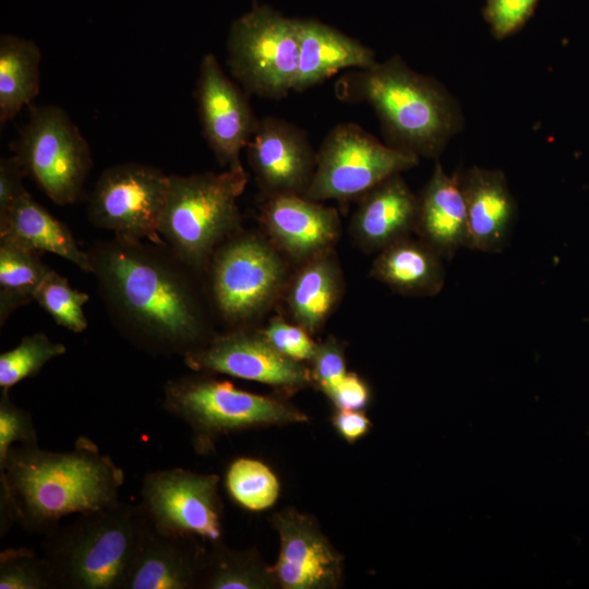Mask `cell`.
Segmentation results:
<instances>
[{
  "instance_id": "ffe728a7",
  "label": "cell",
  "mask_w": 589,
  "mask_h": 589,
  "mask_svg": "<svg viewBox=\"0 0 589 589\" xmlns=\"http://www.w3.org/2000/svg\"><path fill=\"white\" fill-rule=\"evenodd\" d=\"M458 177L468 219V249L502 251L517 215L505 175L496 169L472 167Z\"/></svg>"
},
{
  "instance_id": "ac0fdd59",
  "label": "cell",
  "mask_w": 589,
  "mask_h": 589,
  "mask_svg": "<svg viewBox=\"0 0 589 589\" xmlns=\"http://www.w3.org/2000/svg\"><path fill=\"white\" fill-rule=\"evenodd\" d=\"M207 552L201 545V541L160 533L145 520L139 546L122 589L199 587Z\"/></svg>"
},
{
  "instance_id": "d6986e66",
  "label": "cell",
  "mask_w": 589,
  "mask_h": 589,
  "mask_svg": "<svg viewBox=\"0 0 589 589\" xmlns=\"http://www.w3.org/2000/svg\"><path fill=\"white\" fill-rule=\"evenodd\" d=\"M418 207L419 195L401 175L390 176L358 199L350 236L363 252H380L414 232Z\"/></svg>"
},
{
  "instance_id": "d590c367",
  "label": "cell",
  "mask_w": 589,
  "mask_h": 589,
  "mask_svg": "<svg viewBox=\"0 0 589 589\" xmlns=\"http://www.w3.org/2000/svg\"><path fill=\"white\" fill-rule=\"evenodd\" d=\"M538 2L539 0H486L483 15L494 37L503 39L526 24Z\"/></svg>"
},
{
  "instance_id": "83f0119b",
  "label": "cell",
  "mask_w": 589,
  "mask_h": 589,
  "mask_svg": "<svg viewBox=\"0 0 589 589\" xmlns=\"http://www.w3.org/2000/svg\"><path fill=\"white\" fill-rule=\"evenodd\" d=\"M51 271L38 253L0 239V324L20 306L34 301V294Z\"/></svg>"
},
{
  "instance_id": "7402d4cb",
  "label": "cell",
  "mask_w": 589,
  "mask_h": 589,
  "mask_svg": "<svg viewBox=\"0 0 589 589\" xmlns=\"http://www.w3.org/2000/svg\"><path fill=\"white\" fill-rule=\"evenodd\" d=\"M414 232L443 259L469 247L466 205L458 175H448L436 161L419 195Z\"/></svg>"
},
{
  "instance_id": "5b68a950",
  "label": "cell",
  "mask_w": 589,
  "mask_h": 589,
  "mask_svg": "<svg viewBox=\"0 0 589 589\" xmlns=\"http://www.w3.org/2000/svg\"><path fill=\"white\" fill-rule=\"evenodd\" d=\"M248 180L244 168L169 176L159 235L170 251L200 277L216 249L242 230L238 199Z\"/></svg>"
},
{
  "instance_id": "9a60e30c",
  "label": "cell",
  "mask_w": 589,
  "mask_h": 589,
  "mask_svg": "<svg viewBox=\"0 0 589 589\" xmlns=\"http://www.w3.org/2000/svg\"><path fill=\"white\" fill-rule=\"evenodd\" d=\"M245 151L265 197L305 195L315 172L317 152L303 129L278 117H264Z\"/></svg>"
},
{
  "instance_id": "4dcf8cb0",
  "label": "cell",
  "mask_w": 589,
  "mask_h": 589,
  "mask_svg": "<svg viewBox=\"0 0 589 589\" xmlns=\"http://www.w3.org/2000/svg\"><path fill=\"white\" fill-rule=\"evenodd\" d=\"M88 299L87 293L73 288L65 277L53 269L46 275L34 294V301L58 325L73 333H82L87 327L84 305Z\"/></svg>"
},
{
  "instance_id": "8992f818",
  "label": "cell",
  "mask_w": 589,
  "mask_h": 589,
  "mask_svg": "<svg viewBox=\"0 0 589 589\" xmlns=\"http://www.w3.org/2000/svg\"><path fill=\"white\" fill-rule=\"evenodd\" d=\"M163 408L190 428L193 447L201 455L212 452L221 436L309 421L284 398L247 392L202 372L168 380Z\"/></svg>"
},
{
  "instance_id": "e575fe53",
  "label": "cell",
  "mask_w": 589,
  "mask_h": 589,
  "mask_svg": "<svg viewBox=\"0 0 589 589\" xmlns=\"http://www.w3.org/2000/svg\"><path fill=\"white\" fill-rule=\"evenodd\" d=\"M10 389H1L0 394V465L4 461L14 443L37 445L38 436L28 411L16 406L9 394Z\"/></svg>"
},
{
  "instance_id": "5bb4252c",
  "label": "cell",
  "mask_w": 589,
  "mask_h": 589,
  "mask_svg": "<svg viewBox=\"0 0 589 589\" xmlns=\"http://www.w3.org/2000/svg\"><path fill=\"white\" fill-rule=\"evenodd\" d=\"M247 94L226 75L216 56H203L194 91L197 112L207 145L227 169L243 168L241 151L259 124Z\"/></svg>"
},
{
  "instance_id": "1f68e13d",
  "label": "cell",
  "mask_w": 589,
  "mask_h": 589,
  "mask_svg": "<svg viewBox=\"0 0 589 589\" xmlns=\"http://www.w3.org/2000/svg\"><path fill=\"white\" fill-rule=\"evenodd\" d=\"M50 567L26 548L0 553V589H53Z\"/></svg>"
},
{
  "instance_id": "cb8c5ba5",
  "label": "cell",
  "mask_w": 589,
  "mask_h": 589,
  "mask_svg": "<svg viewBox=\"0 0 589 589\" xmlns=\"http://www.w3.org/2000/svg\"><path fill=\"white\" fill-rule=\"evenodd\" d=\"M0 239L38 254L52 253L81 271L92 273L87 251L81 250L67 225L38 204L27 191L0 215Z\"/></svg>"
},
{
  "instance_id": "6da1fadb",
  "label": "cell",
  "mask_w": 589,
  "mask_h": 589,
  "mask_svg": "<svg viewBox=\"0 0 589 589\" xmlns=\"http://www.w3.org/2000/svg\"><path fill=\"white\" fill-rule=\"evenodd\" d=\"M87 253L112 323L137 348L183 358L217 334L201 277L168 247L113 236Z\"/></svg>"
},
{
  "instance_id": "9c48e42d",
  "label": "cell",
  "mask_w": 589,
  "mask_h": 589,
  "mask_svg": "<svg viewBox=\"0 0 589 589\" xmlns=\"http://www.w3.org/2000/svg\"><path fill=\"white\" fill-rule=\"evenodd\" d=\"M26 176L60 206L80 199L93 167L92 152L69 115L55 105L32 108L14 143Z\"/></svg>"
},
{
  "instance_id": "44dd1931",
  "label": "cell",
  "mask_w": 589,
  "mask_h": 589,
  "mask_svg": "<svg viewBox=\"0 0 589 589\" xmlns=\"http://www.w3.org/2000/svg\"><path fill=\"white\" fill-rule=\"evenodd\" d=\"M299 61L293 92L302 93L345 69L376 63L375 51L361 41L314 19H297Z\"/></svg>"
},
{
  "instance_id": "f35d334b",
  "label": "cell",
  "mask_w": 589,
  "mask_h": 589,
  "mask_svg": "<svg viewBox=\"0 0 589 589\" xmlns=\"http://www.w3.org/2000/svg\"><path fill=\"white\" fill-rule=\"evenodd\" d=\"M332 423L339 436L352 444L371 430L372 423L362 410L336 409Z\"/></svg>"
},
{
  "instance_id": "7c38bea8",
  "label": "cell",
  "mask_w": 589,
  "mask_h": 589,
  "mask_svg": "<svg viewBox=\"0 0 589 589\" xmlns=\"http://www.w3.org/2000/svg\"><path fill=\"white\" fill-rule=\"evenodd\" d=\"M169 176L160 169L125 163L106 169L91 193L87 216L98 228L116 237L166 245L159 221Z\"/></svg>"
},
{
  "instance_id": "7a4b0ae2",
  "label": "cell",
  "mask_w": 589,
  "mask_h": 589,
  "mask_svg": "<svg viewBox=\"0 0 589 589\" xmlns=\"http://www.w3.org/2000/svg\"><path fill=\"white\" fill-rule=\"evenodd\" d=\"M0 480L1 532L16 522L31 533L46 534L67 516L120 502L124 472L81 436L68 452L12 446L0 465Z\"/></svg>"
},
{
  "instance_id": "d6a6232c",
  "label": "cell",
  "mask_w": 589,
  "mask_h": 589,
  "mask_svg": "<svg viewBox=\"0 0 589 589\" xmlns=\"http://www.w3.org/2000/svg\"><path fill=\"white\" fill-rule=\"evenodd\" d=\"M312 384L326 397L347 374L346 346L335 336L317 342L309 362Z\"/></svg>"
},
{
  "instance_id": "f546056e",
  "label": "cell",
  "mask_w": 589,
  "mask_h": 589,
  "mask_svg": "<svg viewBox=\"0 0 589 589\" xmlns=\"http://www.w3.org/2000/svg\"><path fill=\"white\" fill-rule=\"evenodd\" d=\"M65 351L63 344L52 341L44 333L23 337L17 346L0 354L1 389H10L36 375L45 364Z\"/></svg>"
},
{
  "instance_id": "277c9868",
  "label": "cell",
  "mask_w": 589,
  "mask_h": 589,
  "mask_svg": "<svg viewBox=\"0 0 589 589\" xmlns=\"http://www.w3.org/2000/svg\"><path fill=\"white\" fill-rule=\"evenodd\" d=\"M144 524L139 505L118 502L46 533L44 557L55 588L122 589Z\"/></svg>"
},
{
  "instance_id": "f1b7e54d",
  "label": "cell",
  "mask_w": 589,
  "mask_h": 589,
  "mask_svg": "<svg viewBox=\"0 0 589 589\" xmlns=\"http://www.w3.org/2000/svg\"><path fill=\"white\" fill-rule=\"evenodd\" d=\"M225 485L230 497L251 512L271 508L280 492L275 472L263 461L247 457H240L229 465Z\"/></svg>"
},
{
  "instance_id": "74e56055",
  "label": "cell",
  "mask_w": 589,
  "mask_h": 589,
  "mask_svg": "<svg viewBox=\"0 0 589 589\" xmlns=\"http://www.w3.org/2000/svg\"><path fill=\"white\" fill-rule=\"evenodd\" d=\"M24 176L26 173L15 155L0 159V215L26 192Z\"/></svg>"
},
{
  "instance_id": "4fadbf2b",
  "label": "cell",
  "mask_w": 589,
  "mask_h": 589,
  "mask_svg": "<svg viewBox=\"0 0 589 589\" xmlns=\"http://www.w3.org/2000/svg\"><path fill=\"white\" fill-rule=\"evenodd\" d=\"M194 372L219 373L262 383L284 394L312 385L310 368L279 353L260 328H231L216 334L201 348L183 357Z\"/></svg>"
},
{
  "instance_id": "8fae6325",
  "label": "cell",
  "mask_w": 589,
  "mask_h": 589,
  "mask_svg": "<svg viewBox=\"0 0 589 589\" xmlns=\"http://www.w3.org/2000/svg\"><path fill=\"white\" fill-rule=\"evenodd\" d=\"M218 484L214 473L182 468L152 471L143 478L139 507L160 533L214 544L223 533Z\"/></svg>"
},
{
  "instance_id": "ba28073f",
  "label": "cell",
  "mask_w": 589,
  "mask_h": 589,
  "mask_svg": "<svg viewBox=\"0 0 589 589\" xmlns=\"http://www.w3.org/2000/svg\"><path fill=\"white\" fill-rule=\"evenodd\" d=\"M299 61L297 19L254 5L231 23L227 63L248 94L279 100L293 92Z\"/></svg>"
},
{
  "instance_id": "d4e9b609",
  "label": "cell",
  "mask_w": 589,
  "mask_h": 589,
  "mask_svg": "<svg viewBox=\"0 0 589 589\" xmlns=\"http://www.w3.org/2000/svg\"><path fill=\"white\" fill-rule=\"evenodd\" d=\"M370 275L408 297L436 296L445 283L443 257L421 239H401L377 252Z\"/></svg>"
},
{
  "instance_id": "52a82bcc",
  "label": "cell",
  "mask_w": 589,
  "mask_h": 589,
  "mask_svg": "<svg viewBox=\"0 0 589 589\" xmlns=\"http://www.w3.org/2000/svg\"><path fill=\"white\" fill-rule=\"evenodd\" d=\"M290 264L265 235L242 229L216 249L204 274L213 310L231 328L252 326L283 300Z\"/></svg>"
},
{
  "instance_id": "8d00e7d4",
  "label": "cell",
  "mask_w": 589,
  "mask_h": 589,
  "mask_svg": "<svg viewBox=\"0 0 589 589\" xmlns=\"http://www.w3.org/2000/svg\"><path fill=\"white\" fill-rule=\"evenodd\" d=\"M327 398L336 409L363 410L371 400V389L356 372H347Z\"/></svg>"
},
{
  "instance_id": "484cf974",
  "label": "cell",
  "mask_w": 589,
  "mask_h": 589,
  "mask_svg": "<svg viewBox=\"0 0 589 589\" xmlns=\"http://www.w3.org/2000/svg\"><path fill=\"white\" fill-rule=\"evenodd\" d=\"M41 53L31 39L0 36V124L3 127L39 94Z\"/></svg>"
},
{
  "instance_id": "e0dca14e",
  "label": "cell",
  "mask_w": 589,
  "mask_h": 589,
  "mask_svg": "<svg viewBox=\"0 0 589 589\" xmlns=\"http://www.w3.org/2000/svg\"><path fill=\"white\" fill-rule=\"evenodd\" d=\"M265 199L259 221L267 239L291 264L299 265L334 250L341 235L335 207L300 195Z\"/></svg>"
},
{
  "instance_id": "836d02e7",
  "label": "cell",
  "mask_w": 589,
  "mask_h": 589,
  "mask_svg": "<svg viewBox=\"0 0 589 589\" xmlns=\"http://www.w3.org/2000/svg\"><path fill=\"white\" fill-rule=\"evenodd\" d=\"M260 330L279 353L294 361L310 362L317 346L308 330L278 315Z\"/></svg>"
},
{
  "instance_id": "2e32d148",
  "label": "cell",
  "mask_w": 589,
  "mask_h": 589,
  "mask_svg": "<svg viewBox=\"0 0 589 589\" xmlns=\"http://www.w3.org/2000/svg\"><path fill=\"white\" fill-rule=\"evenodd\" d=\"M272 525L279 537V555L272 572L283 589H336L344 557L309 515L293 508L276 513Z\"/></svg>"
},
{
  "instance_id": "30bf717a",
  "label": "cell",
  "mask_w": 589,
  "mask_h": 589,
  "mask_svg": "<svg viewBox=\"0 0 589 589\" xmlns=\"http://www.w3.org/2000/svg\"><path fill=\"white\" fill-rule=\"evenodd\" d=\"M417 155L381 143L357 123L335 125L316 155V168L304 197L347 203L390 176L419 164Z\"/></svg>"
},
{
  "instance_id": "3957f363",
  "label": "cell",
  "mask_w": 589,
  "mask_h": 589,
  "mask_svg": "<svg viewBox=\"0 0 589 589\" xmlns=\"http://www.w3.org/2000/svg\"><path fill=\"white\" fill-rule=\"evenodd\" d=\"M334 89L340 100L369 104L386 144L418 157L436 158L462 128L460 109L445 87L399 56L341 75Z\"/></svg>"
},
{
  "instance_id": "603a6c76",
  "label": "cell",
  "mask_w": 589,
  "mask_h": 589,
  "mask_svg": "<svg viewBox=\"0 0 589 589\" xmlns=\"http://www.w3.org/2000/svg\"><path fill=\"white\" fill-rule=\"evenodd\" d=\"M344 290V275L334 249L297 265L283 300L292 322L313 335L325 326Z\"/></svg>"
},
{
  "instance_id": "4316f807",
  "label": "cell",
  "mask_w": 589,
  "mask_h": 589,
  "mask_svg": "<svg viewBox=\"0 0 589 589\" xmlns=\"http://www.w3.org/2000/svg\"><path fill=\"white\" fill-rule=\"evenodd\" d=\"M201 588L269 589L277 587L272 566L253 551H235L221 541L212 544L201 577Z\"/></svg>"
}]
</instances>
